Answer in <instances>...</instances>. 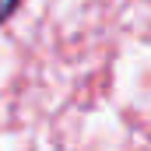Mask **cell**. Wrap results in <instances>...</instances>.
<instances>
[{"label":"cell","instance_id":"obj_1","mask_svg":"<svg viewBox=\"0 0 151 151\" xmlns=\"http://www.w3.org/2000/svg\"><path fill=\"white\" fill-rule=\"evenodd\" d=\"M18 4H21V0H0V25L11 21V14L18 11Z\"/></svg>","mask_w":151,"mask_h":151}]
</instances>
